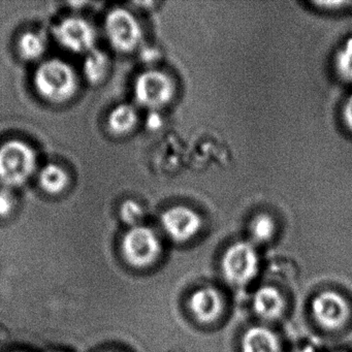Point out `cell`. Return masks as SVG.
<instances>
[{
	"instance_id": "cell-8",
	"label": "cell",
	"mask_w": 352,
	"mask_h": 352,
	"mask_svg": "<svg viewBox=\"0 0 352 352\" xmlns=\"http://www.w3.org/2000/svg\"><path fill=\"white\" fill-rule=\"evenodd\" d=\"M160 223L166 236L177 243L192 240L203 226L201 215L187 206H173L160 217Z\"/></svg>"
},
{
	"instance_id": "cell-2",
	"label": "cell",
	"mask_w": 352,
	"mask_h": 352,
	"mask_svg": "<svg viewBox=\"0 0 352 352\" xmlns=\"http://www.w3.org/2000/svg\"><path fill=\"white\" fill-rule=\"evenodd\" d=\"M34 148L20 140H11L0 146V184L14 188L25 184L36 170Z\"/></svg>"
},
{
	"instance_id": "cell-3",
	"label": "cell",
	"mask_w": 352,
	"mask_h": 352,
	"mask_svg": "<svg viewBox=\"0 0 352 352\" xmlns=\"http://www.w3.org/2000/svg\"><path fill=\"white\" fill-rule=\"evenodd\" d=\"M222 275L232 285L250 283L259 270V255L250 241H239L230 245L221 259Z\"/></svg>"
},
{
	"instance_id": "cell-4",
	"label": "cell",
	"mask_w": 352,
	"mask_h": 352,
	"mask_svg": "<svg viewBox=\"0 0 352 352\" xmlns=\"http://www.w3.org/2000/svg\"><path fill=\"white\" fill-rule=\"evenodd\" d=\"M123 257L131 267L146 269L151 267L160 258L162 245L156 232L147 226H139L131 228L123 236Z\"/></svg>"
},
{
	"instance_id": "cell-18",
	"label": "cell",
	"mask_w": 352,
	"mask_h": 352,
	"mask_svg": "<svg viewBox=\"0 0 352 352\" xmlns=\"http://www.w3.org/2000/svg\"><path fill=\"white\" fill-rule=\"evenodd\" d=\"M18 49L22 58L34 61L44 55L46 51V43L40 34L28 32L20 36Z\"/></svg>"
},
{
	"instance_id": "cell-24",
	"label": "cell",
	"mask_w": 352,
	"mask_h": 352,
	"mask_svg": "<svg viewBox=\"0 0 352 352\" xmlns=\"http://www.w3.org/2000/svg\"><path fill=\"white\" fill-rule=\"evenodd\" d=\"M294 352H315L314 350L312 349V348L310 347H304L300 348V349L296 350Z\"/></svg>"
},
{
	"instance_id": "cell-9",
	"label": "cell",
	"mask_w": 352,
	"mask_h": 352,
	"mask_svg": "<svg viewBox=\"0 0 352 352\" xmlns=\"http://www.w3.org/2000/svg\"><path fill=\"white\" fill-rule=\"evenodd\" d=\"M57 42L67 51L74 53H89L96 45V30L83 18L69 17L55 28Z\"/></svg>"
},
{
	"instance_id": "cell-12",
	"label": "cell",
	"mask_w": 352,
	"mask_h": 352,
	"mask_svg": "<svg viewBox=\"0 0 352 352\" xmlns=\"http://www.w3.org/2000/svg\"><path fill=\"white\" fill-rule=\"evenodd\" d=\"M241 352H281V343L269 327L255 325L243 333Z\"/></svg>"
},
{
	"instance_id": "cell-11",
	"label": "cell",
	"mask_w": 352,
	"mask_h": 352,
	"mask_svg": "<svg viewBox=\"0 0 352 352\" xmlns=\"http://www.w3.org/2000/svg\"><path fill=\"white\" fill-rule=\"evenodd\" d=\"M252 308L255 314L265 321H275L283 316L286 300L278 288L263 285L253 294Z\"/></svg>"
},
{
	"instance_id": "cell-7",
	"label": "cell",
	"mask_w": 352,
	"mask_h": 352,
	"mask_svg": "<svg viewBox=\"0 0 352 352\" xmlns=\"http://www.w3.org/2000/svg\"><path fill=\"white\" fill-rule=\"evenodd\" d=\"M311 313L319 327L333 331L345 327L351 310L349 302L341 294L335 290H323L313 298Z\"/></svg>"
},
{
	"instance_id": "cell-17",
	"label": "cell",
	"mask_w": 352,
	"mask_h": 352,
	"mask_svg": "<svg viewBox=\"0 0 352 352\" xmlns=\"http://www.w3.org/2000/svg\"><path fill=\"white\" fill-rule=\"evenodd\" d=\"M276 232V222L271 215L261 213L254 216L249 224V234L253 244L270 242Z\"/></svg>"
},
{
	"instance_id": "cell-14",
	"label": "cell",
	"mask_w": 352,
	"mask_h": 352,
	"mask_svg": "<svg viewBox=\"0 0 352 352\" xmlns=\"http://www.w3.org/2000/svg\"><path fill=\"white\" fill-rule=\"evenodd\" d=\"M41 187L49 195H58L67 188L69 175L57 164H47L38 176Z\"/></svg>"
},
{
	"instance_id": "cell-23",
	"label": "cell",
	"mask_w": 352,
	"mask_h": 352,
	"mask_svg": "<svg viewBox=\"0 0 352 352\" xmlns=\"http://www.w3.org/2000/svg\"><path fill=\"white\" fill-rule=\"evenodd\" d=\"M146 125L150 131H157L162 127V118L157 111H151L149 115H148L147 120H146Z\"/></svg>"
},
{
	"instance_id": "cell-1",
	"label": "cell",
	"mask_w": 352,
	"mask_h": 352,
	"mask_svg": "<svg viewBox=\"0 0 352 352\" xmlns=\"http://www.w3.org/2000/svg\"><path fill=\"white\" fill-rule=\"evenodd\" d=\"M34 85L47 102L63 104L77 92L78 78L69 63L60 59H50L36 69Z\"/></svg>"
},
{
	"instance_id": "cell-22",
	"label": "cell",
	"mask_w": 352,
	"mask_h": 352,
	"mask_svg": "<svg viewBox=\"0 0 352 352\" xmlns=\"http://www.w3.org/2000/svg\"><path fill=\"white\" fill-rule=\"evenodd\" d=\"M313 5L322 8L323 10H327V11L339 12L349 9L352 3H347V1H331V3L329 1H317V3H313Z\"/></svg>"
},
{
	"instance_id": "cell-10",
	"label": "cell",
	"mask_w": 352,
	"mask_h": 352,
	"mask_svg": "<svg viewBox=\"0 0 352 352\" xmlns=\"http://www.w3.org/2000/svg\"><path fill=\"white\" fill-rule=\"evenodd\" d=\"M226 302L221 292L212 286H204L191 292L188 309L195 320L211 324L221 318Z\"/></svg>"
},
{
	"instance_id": "cell-6",
	"label": "cell",
	"mask_w": 352,
	"mask_h": 352,
	"mask_svg": "<svg viewBox=\"0 0 352 352\" xmlns=\"http://www.w3.org/2000/svg\"><path fill=\"white\" fill-rule=\"evenodd\" d=\"M104 30L109 42L119 52L135 50L143 38L141 24L131 12L122 8H116L108 14Z\"/></svg>"
},
{
	"instance_id": "cell-20",
	"label": "cell",
	"mask_w": 352,
	"mask_h": 352,
	"mask_svg": "<svg viewBox=\"0 0 352 352\" xmlns=\"http://www.w3.org/2000/svg\"><path fill=\"white\" fill-rule=\"evenodd\" d=\"M341 120L347 133L352 135V90L342 104Z\"/></svg>"
},
{
	"instance_id": "cell-21",
	"label": "cell",
	"mask_w": 352,
	"mask_h": 352,
	"mask_svg": "<svg viewBox=\"0 0 352 352\" xmlns=\"http://www.w3.org/2000/svg\"><path fill=\"white\" fill-rule=\"evenodd\" d=\"M14 209V197L8 188L0 189V217H7Z\"/></svg>"
},
{
	"instance_id": "cell-5",
	"label": "cell",
	"mask_w": 352,
	"mask_h": 352,
	"mask_svg": "<svg viewBox=\"0 0 352 352\" xmlns=\"http://www.w3.org/2000/svg\"><path fill=\"white\" fill-rule=\"evenodd\" d=\"M135 100L151 111L168 106L176 94V83L168 74L149 69L140 74L133 86Z\"/></svg>"
},
{
	"instance_id": "cell-19",
	"label": "cell",
	"mask_w": 352,
	"mask_h": 352,
	"mask_svg": "<svg viewBox=\"0 0 352 352\" xmlns=\"http://www.w3.org/2000/svg\"><path fill=\"white\" fill-rule=\"evenodd\" d=\"M119 213L122 221L126 226H131V228L141 226V222L145 217L143 208L133 199H126L124 203H122Z\"/></svg>"
},
{
	"instance_id": "cell-13",
	"label": "cell",
	"mask_w": 352,
	"mask_h": 352,
	"mask_svg": "<svg viewBox=\"0 0 352 352\" xmlns=\"http://www.w3.org/2000/svg\"><path fill=\"white\" fill-rule=\"evenodd\" d=\"M139 121L137 109L129 104H122L113 109L108 117L109 129L116 135L131 133Z\"/></svg>"
},
{
	"instance_id": "cell-16",
	"label": "cell",
	"mask_w": 352,
	"mask_h": 352,
	"mask_svg": "<svg viewBox=\"0 0 352 352\" xmlns=\"http://www.w3.org/2000/svg\"><path fill=\"white\" fill-rule=\"evenodd\" d=\"M333 67L340 81L352 86V36L346 38L338 49Z\"/></svg>"
},
{
	"instance_id": "cell-15",
	"label": "cell",
	"mask_w": 352,
	"mask_h": 352,
	"mask_svg": "<svg viewBox=\"0 0 352 352\" xmlns=\"http://www.w3.org/2000/svg\"><path fill=\"white\" fill-rule=\"evenodd\" d=\"M109 67V57L102 51L94 49L88 53L84 61V76L89 83L98 84L106 78Z\"/></svg>"
}]
</instances>
